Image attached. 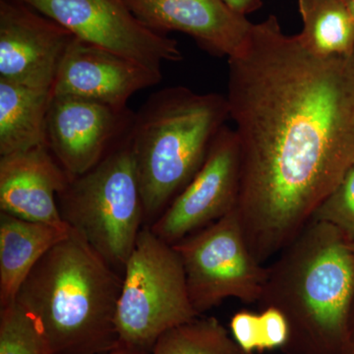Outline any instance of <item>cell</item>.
I'll use <instances>...</instances> for the list:
<instances>
[{
	"label": "cell",
	"instance_id": "cell-1",
	"mask_svg": "<svg viewBox=\"0 0 354 354\" xmlns=\"http://www.w3.org/2000/svg\"><path fill=\"white\" fill-rule=\"evenodd\" d=\"M227 100L241 152L237 215L265 264L354 165V51L318 57L270 15L228 58Z\"/></svg>",
	"mask_w": 354,
	"mask_h": 354
},
{
	"label": "cell",
	"instance_id": "cell-2",
	"mask_svg": "<svg viewBox=\"0 0 354 354\" xmlns=\"http://www.w3.org/2000/svg\"><path fill=\"white\" fill-rule=\"evenodd\" d=\"M337 228L311 221L267 266L261 310L285 316L286 354H354V254Z\"/></svg>",
	"mask_w": 354,
	"mask_h": 354
},
{
	"label": "cell",
	"instance_id": "cell-3",
	"mask_svg": "<svg viewBox=\"0 0 354 354\" xmlns=\"http://www.w3.org/2000/svg\"><path fill=\"white\" fill-rule=\"evenodd\" d=\"M122 274L71 228L37 263L18 292L50 354H106L120 346L116 311Z\"/></svg>",
	"mask_w": 354,
	"mask_h": 354
},
{
	"label": "cell",
	"instance_id": "cell-4",
	"mask_svg": "<svg viewBox=\"0 0 354 354\" xmlns=\"http://www.w3.org/2000/svg\"><path fill=\"white\" fill-rule=\"evenodd\" d=\"M230 118L227 97L183 86L153 93L135 113L130 144L147 218L162 215L194 178Z\"/></svg>",
	"mask_w": 354,
	"mask_h": 354
},
{
	"label": "cell",
	"instance_id": "cell-5",
	"mask_svg": "<svg viewBox=\"0 0 354 354\" xmlns=\"http://www.w3.org/2000/svg\"><path fill=\"white\" fill-rule=\"evenodd\" d=\"M62 220L122 274L146 216L129 135L57 195Z\"/></svg>",
	"mask_w": 354,
	"mask_h": 354
},
{
	"label": "cell",
	"instance_id": "cell-6",
	"mask_svg": "<svg viewBox=\"0 0 354 354\" xmlns=\"http://www.w3.org/2000/svg\"><path fill=\"white\" fill-rule=\"evenodd\" d=\"M197 317L178 253L144 227L122 272L116 311L120 346L151 351L160 335Z\"/></svg>",
	"mask_w": 354,
	"mask_h": 354
},
{
	"label": "cell",
	"instance_id": "cell-7",
	"mask_svg": "<svg viewBox=\"0 0 354 354\" xmlns=\"http://www.w3.org/2000/svg\"><path fill=\"white\" fill-rule=\"evenodd\" d=\"M183 262L188 293L198 315L227 298L258 304L268 268L247 245L236 208L174 245Z\"/></svg>",
	"mask_w": 354,
	"mask_h": 354
},
{
	"label": "cell",
	"instance_id": "cell-8",
	"mask_svg": "<svg viewBox=\"0 0 354 354\" xmlns=\"http://www.w3.org/2000/svg\"><path fill=\"white\" fill-rule=\"evenodd\" d=\"M64 27L75 38L162 70L183 55L176 39L149 29L123 0H18Z\"/></svg>",
	"mask_w": 354,
	"mask_h": 354
},
{
	"label": "cell",
	"instance_id": "cell-9",
	"mask_svg": "<svg viewBox=\"0 0 354 354\" xmlns=\"http://www.w3.org/2000/svg\"><path fill=\"white\" fill-rule=\"evenodd\" d=\"M241 186V152L234 129L225 125L214 139L194 178L151 228L171 245L234 211Z\"/></svg>",
	"mask_w": 354,
	"mask_h": 354
},
{
	"label": "cell",
	"instance_id": "cell-10",
	"mask_svg": "<svg viewBox=\"0 0 354 354\" xmlns=\"http://www.w3.org/2000/svg\"><path fill=\"white\" fill-rule=\"evenodd\" d=\"M135 113L70 95H53L46 120V145L71 178L82 176L123 141Z\"/></svg>",
	"mask_w": 354,
	"mask_h": 354
},
{
	"label": "cell",
	"instance_id": "cell-11",
	"mask_svg": "<svg viewBox=\"0 0 354 354\" xmlns=\"http://www.w3.org/2000/svg\"><path fill=\"white\" fill-rule=\"evenodd\" d=\"M71 32L18 0H0V80L51 90Z\"/></svg>",
	"mask_w": 354,
	"mask_h": 354
},
{
	"label": "cell",
	"instance_id": "cell-12",
	"mask_svg": "<svg viewBox=\"0 0 354 354\" xmlns=\"http://www.w3.org/2000/svg\"><path fill=\"white\" fill-rule=\"evenodd\" d=\"M162 80L160 69L74 38L62 58L51 92L53 95H70L123 108L135 93Z\"/></svg>",
	"mask_w": 354,
	"mask_h": 354
},
{
	"label": "cell",
	"instance_id": "cell-13",
	"mask_svg": "<svg viewBox=\"0 0 354 354\" xmlns=\"http://www.w3.org/2000/svg\"><path fill=\"white\" fill-rule=\"evenodd\" d=\"M133 15L149 29L167 35H189L200 48L216 57L230 58L245 46L253 23L223 0H123Z\"/></svg>",
	"mask_w": 354,
	"mask_h": 354
},
{
	"label": "cell",
	"instance_id": "cell-14",
	"mask_svg": "<svg viewBox=\"0 0 354 354\" xmlns=\"http://www.w3.org/2000/svg\"><path fill=\"white\" fill-rule=\"evenodd\" d=\"M70 180L48 146L0 156V211L23 220L64 225L57 195Z\"/></svg>",
	"mask_w": 354,
	"mask_h": 354
},
{
	"label": "cell",
	"instance_id": "cell-15",
	"mask_svg": "<svg viewBox=\"0 0 354 354\" xmlns=\"http://www.w3.org/2000/svg\"><path fill=\"white\" fill-rule=\"evenodd\" d=\"M70 232L66 223H39L0 213V307L15 301L37 263Z\"/></svg>",
	"mask_w": 354,
	"mask_h": 354
},
{
	"label": "cell",
	"instance_id": "cell-16",
	"mask_svg": "<svg viewBox=\"0 0 354 354\" xmlns=\"http://www.w3.org/2000/svg\"><path fill=\"white\" fill-rule=\"evenodd\" d=\"M53 92L0 80V156L46 145Z\"/></svg>",
	"mask_w": 354,
	"mask_h": 354
},
{
	"label": "cell",
	"instance_id": "cell-17",
	"mask_svg": "<svg viewBox=\"0 0 354 354\" xmlns=\"http://www.w3.org/2000/svg\"><path fill=\"white\" fill-rule=\"evenodd\" d=\"M300 43L320 57L354 51V15L346 0H298Z\"/></svg>",
	"mask_w": 354,
	"mask_h": 354
},
{
	"label": "cell",
	"instance_id": "cell-18",
	"mask_svg": "<svg viewBox=\"0 0 354 354\" xmlns=\"http://www.w3.org/2000/svg\"><path fill=\"white\" fill-rule=\"evenodd\" d=\"M151 354H246L215 317H197L158 337Z\"/></svg>",
	"mask_w": 354,
	"mask_h": 354
},
{
	"label": "cell",
	"instance_id": "cell-19",
	"mask_svg": "<svg viewBox=\"0 0 354 354\" xmlns=\"http://www.w3.org/2000/svg\"><path fill=\"white\" fill-rule=\"evenodd\" d=\"M0 354H50L38 324L16 300L0 307Z\"/></svg>",
	"mask_w": 354,
	"mask_h": 354
},
{
	"label": "cell",
	"instance_id": "cell-20",
	"mask_svg": "<svg viewBox=\"0 0 354 354\" xmlns=\"http://www.w3.org/2000/svg\"><path fill=\"white\" fill-rule=\"evenodd\" d=\"M311 221L329 223L337 228L349 243H354V165L319 205Z\"/></svg>",
	"mask_w": 354,
	"mask_h": 354
},
{
	"label": "cell",
	"instance_id": "cell-21",
	"mask_svg": "<svg viewBox=\"0 0 354 354\" xmlns=\"http://www.w3.org/2000/svg\"><path fill=\"white\" fill-rule=\"evenodd\" d=\"M232 337L246 354L261 351L260 313L241 311L235 313L230 321Z\"/></svg>",
	"mask_w": 354,
	"mask_h": 354
},
{
	"label": "cell",
	"instance_id": "cell-22",
	"mask_svg": "<svg viewBox=\"0 0 354 354\" xmlns=\"http://www.w3.org/2000/svg\"><path fill=\"white\" fill-rule=\"evenodd\" d=\"M261 351L283 348L290 335V328L285 316L274 308L263 309L260 313Z\"/></svg>",
	"mask_w": 354,
	"mask_h": 354
},
{
	"label": "cell",
	"instance_id": "cell-23",
	"mask_svg": "<svg viewBox=\"0 0 354 354\" xmlns=\"http://www.w3.org/2000/svg\"><path fill=\"white\" fill-rule=\"evenodd\" d=\"M232 10L241 15L255 12L263 6L262 0H223Z\"/></svg>",
	"mask_w": 354,
	"mask_h": 354
},
{
	"label": "cell",
	"instance_id": "cell-24",
	"mask_svg": "<svg viewBox=\"0 0 354 354\" xmlns=\"http://www.w3.org/2000/svg\"><path fill=\"white\" fill-rule=\"evenodd\" d=\"M106 354H151V351H141V349L127 348V346H120L118 348L109 351Z\"/></svg>",
	"mask_w": 354,
	"mask_h": 354
},
{
	"label": "cell",
	"instance_id": "cell-25",
	"mask_svg": "<svg viewBox=\"0 0 354 354\" xmlns=\"http://www.w3.org/2000/svg\"><path fill=\"white\" fill-rule=\"evenodd\" d=\"M351 337H353V346H354V302H353V310H351Z\"/></svg>",
	"mask_w": 354,
	"mask_h": 354
},
{
	"label": "cell",
	"instance_id": "cell-26",
	"mask_svg": "<svg viewBox=\"0 0 354 354\" xmlns=\"http://www.w3.org/2000/svg\"><path fill=\"white\" fill-rule=\"evenodd\" d=\"M346 3H348L349 9H351V12H353L354 15V0H346Z\"/></svg>",
	"mask_w": 354,
	"mask_h": 354
},
{
	"label": "cell",
	"instance_id": "cell-27",
	"mask_svg": "<svg viewBox=\"0 0 354 354\" xmlns=\"http://www.w3.org/2000/svg\"><path fill=\"white\" fill-rule=\"evenodd\" d=\"M349 245H351V251H353V252L354 254V243H351V244H349Z\"/></svg>",
	"mask_w": 354,
	"mask_h": 354
}]
</instances>
